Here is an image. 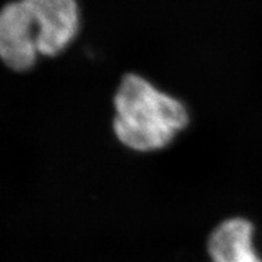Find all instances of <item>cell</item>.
I'll list each match as a JSON object with an SVG mask.
<instances>
[{
  "label": "cell",
  "instance_id": "6da1fadb",
  "mask_svg": "<svg viewBox=\"0 0 262 262\" xmlns=\"http://www.w3.org/2000/svg\"><path fill=\"white\" fill-rule=\"evenodd\" d=\"M113 104L114 135L134 152L164 149L189 123V113L182 101L136 73L124 75Z\"/></svg>",
  "mask_w": 262,
  "mask_h": 262
},
{
  "label": "cell",
  "instance_id": "7a4b0ae2",
  "mask_svg": "<svg viewBox=\"0 0 262 262\" xmlns=\"http://www.w3.org/2000/svg\"><path fill=\"white\" fill-rule=\"evenodd\" d=\"M39 29L26 0L6 4L0 10V60L15 72L33 68L38 56Z\"/></svg>",
  "mask_w": 262,
  "mask_h": 262
},
{
  "label": "cell",
  "instance_id": "3957f363",
  "mask_svg": "<svg viewBox=\"0 0 262 262\" xmlns=\"http://www.w3.org/2000/svg\"><path fill=\"white\" fill-rule=\"evenodd\" d=\"M39 29L38 49L41 56L54 57L74 40L80 15L77 0H26Z\"/></svg>",
  "mask_w": 262,
  "mask_h": 262
},
{
  "label": "cell",
  "instance_id": "277c9868",
  "mask_svg": "<svg viewBox=\"0 0 262 262\" xmlns=\"http://www.w3.org/2000/svg\"><path fill=\"white\" fill-rule=\"evenodd\" d=\"M210 262H262L254 224L242 216L220 222L209 235Z\"/></svg>",
  "mask_w": 262,
  "mask_h": 262
}]
</instances>
